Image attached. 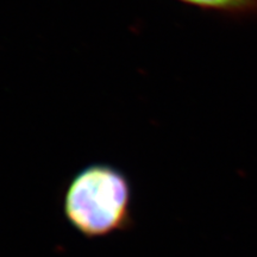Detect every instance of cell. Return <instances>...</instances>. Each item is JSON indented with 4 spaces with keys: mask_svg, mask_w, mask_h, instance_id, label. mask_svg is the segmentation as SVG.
Here are the masks:
<instances>
[{
    "mask_svg": "<svg viewBox=\"0 0 257 257\" xmlns=\"http://www.w3.org/2000/svg\"><path fill=\"white\" fill-rule=\"evenodd\" d=\"M70 225L88 238L127 229L131 224V185L121 170L93 163L70 180L63 200Z\"/></svg>",
    "mask_w": 257,
    "mask_h": 257,
    "instance_id": "cell-1",
    "label": "cell"
},
{
    "mask_svg": "<svg viewBox=\"0 0 257 257\" xmlns=\"http://www.w3.org/2000/svg\"><path fill=\"white\" fill-rule=\"evenodd\" d=\"M182 4L194 6L204 11L218 12L227 16L257 15V0H176Z\"/></svg>",
    "mask_w": 257,
    "mask_h": 257,
    "instance_id": "cell-2",
    "label": "cell"
}]
</instances>
